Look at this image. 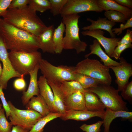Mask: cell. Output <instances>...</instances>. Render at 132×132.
Here are the masks:
<instances>
[{"label": "cell", "mask_w": 132, "mask_h": 132, "mask_svg": "<svg viewBox=\"0 0 132 132\" xmlns=\"http://www.w3.org/2000/svg\"><path fill=\"white\" fill-rule=\"evenodd\" d=\"M0 36L10 51L31 52L40 49L37 36L0 19Z\"/></svg>", "instance_id": "1"}, {"label": "cell", "mask_w": 132, "mask_h": 132, "mask_svg": "<svg viewBox=\"0 0 132 132\" xmlns=\"http://www.w3.org/2000/svg\"><path fill=\"white\" fill-rule=\"evenodd\" d=\"M2 17L7 22L37 36L47 27L28 5L21 9H8Z\"/></svg>", "instance_id": "2"}, {"label": "cell", "mask_w": 132, "mask_h": 132, "mask_svg": "<svg viewBox=\"0 0 132 132\" xmlns=\"http://www.w3.org/2000/svg\"><path fill=\"white\" fill-rule=\"evenodd\" d=\"M61 17L65 26L63 49H74L78 54L85 52L87 44L80 40L79 35L78 22L80 16L78 14H72Z\"/></svg>", "instance_id": "3"}, {"label": "cell", "mask_w": 132, "mask_h": 132, "mask_svg": "<svg viewBox=\"0 0 132 132\" xmlns=\"http://www.w3.org/2000/svg\"><path fill=\"white\" fill-rule=\"evenodd\" d=\"M75 70L76 73L89 76L101 84L110 85L111 83L109 68L97 59L86 58L78 62L75 66Z\"/></svg>", "instance_id": "4"}, {"label": "cell", "mask_w": 132, "mask_h": 132, "mask_svg": "<svg viewBox=\"0 0 132 132\" xmlns=\"http://www.w3.org/2000/svg\"><path fill=\"white\" fill-rule=\"evenodd\" d=\"M86 89L96 94L106 108L115 111H128L127 103L119 94V90L112 87L99 84L95 87Z\"/></svg>", "instance_id": "5"}, {"label": "cell", "mask_w": 132, "mask_h": 132, "mask_svg": "<svg viewBox=\"0 0 132 132\" xmlns=\"http://www.w3.org/2000/svg\"><path fill=\"white\" fill-rule=\"evenodd\" d=\"M8 56L14 70L24 76L29 75L42 59L41 53L38 51L31 52L10 51Z\"/></svg>", "instance_id": "6"}, {"label": "cell", "mask_w": 132, "mask_h": 132, "mask_svg": "<svg viewBox=\"0 0 132 132\" xmlns=\"http://www.w3.org/2000/svg\"><path fill=\"white\" fill-rule=\"evenodd\" d=\"M39 66L43 76L47 81L60 83L65 81L75 80V66H56L43 59L39 62Z\"/></svg>", "instance_id": "7"}, {"label": "cell", "mask_w": 132, "mask_h": 132, "mask_svg": "<svg viewBox=\"0 0 132 132\" xmlns=\"http://www.w3.org/2000/svg\"><path fill=\"white\" fill-rule=\"evenodd\" d=\"M8 103L10 110L9 117L12 125L21 127L29 131L42 117L40 114L33 110L20 109L11 101H8Z\"/></svg>", "instance_id": "8"}, {"label": "cell", "mask_w": 132, "mask_h": 132, "mask_svg": "<svg viewBox=\"0 0 132 132\" xmlns=\"http://www.w3.org/2000/svg\"><path fill=\"white\" fill-rule=\"evenodd\" d=\"M103 11L98 5L96 0H67L60 15L62 16L78 14L86 11H92L99 12Z\"/></svg>", "instance_id": "9"}, {"label": "cell", "mask_w": 132, "mask_h": 132, "mask_svg": "<svg viewBox=\"0 0 132 132\" xmlns=\"http://www.w3.org/2000/svg\"><path fill=\"white\" fill-rule=\"evenodd\" d=\"M3 41L0 36V61L2 64V73L0 77V86L3 89L7 88L8 81L14 77H20L22 75L13 68L8 56V52Z\"/></svg>", "instance_id": "10"}, {"label": "cell", "mask_w": 132, "mask_h": 132, "mask_svg": "<svg viewBox=\"0 0 132 132\" xmlns=\"http://www.w3.org/2000/svg\"><path fill=\"white\" fill-rule=\"evenodd\" d=\"M119 59V65L108 67L114 72L116 78L115 81L117 85L118 89L121 91L129 82L130 78L132 76V65L122 57H120Z\"/></svg>", "instance_id": "11"}, {"label": "cell", "mask_w": 132, "mask_h": 132, "mask_svg": "<svg viewBox=\"0 0 132 132\" xmlns=\"http://www.w3.org/2000/svg\"><path fill=\"white\" fill-rule=\"evenodd\" d=\"M81 33L84 36H91L96 39L102 46L106 53L110 57L117 46L118 42L121 39L120 38L106 37L104 35L105 32L100 29L85 30Z\"/></svg>", "instance_id": "12"}, {"label": "cell", "mask_w": 132, "mask_h": 132, "mask_svg": "<svg viewBox=\"0 0 132 132\" xmlns=\"http://www.w3.org/2000/svg\"><path fill=\"white\" fill-rule=\"evenodd\" d=\"M105 111L93 112L87 110H68L66 111L60 118L64 121L73 120L84 121L95 117H99L102 119Z\"/></svg>", "instance_id": "13"}, {"label": "cell", "mask_w": 132, "mask_h": 132, "mask_svg": "<svg viewBox=\"0 0 132 132\" xmlns=\"http://www.w3.org/2000/svg\"><path fill=\"white\" fill-rule=\"evenodd\" d=\"M39 69L38 64L33 70L29 73L30 79L29 85L26 91L23 92L21 97L22 103L25 106L33 97L40 95L37 79L38 73Z\"/></svg>", "instance_id": "14"}, {"label": "cell", "mask_w": 132, "mask_h": 132, "mask_svg": "<svg viewBox=\"0 0 132 132\" xmlns=\"http://www.w3.org/2000/svg\"><path fill=\"white\" fill-rule=\"evenodd\" d=\"M54 29L53 25L47 27L44 31L37 36L40 49L44 53H55L53 39Z\"/></svg>", "instance_id": "15"}, {"label": "cell", "mask_w": 132, "mask_h": 132, "mask_svg": "<svg viewBox=\"0 0 132 132\" xmlns=\"http://www.w3.org/2000/svg\"><path fill=\"white\" fill-rule=\"evenodd\" d=\"M40 95L43 98L51 112H57L55 106L53 93L46 79L43 76L38 80Z\"/></svg>", "instance_id": "16"}, {"label": "cell", "mask_w": 132, "mask_h": 132, "mask_svg": "<svg viewBox=\"0 0 132 132\" xmlns=\"http://www.w3.org/2000/svg\"><path fill=\"white\" fill-rule=\"evenodd\" d=\"M64 102L66 111L87 110L84 92L78 91L64 97Z\"/></svg>", "instance_id": "17"}, {"label": "cell", "mask_w": 132, "mask_h": 132, "mask_svg": "<svg viewBox=\"0 0 132 132\" xmlns=\"http://www.w3.org/2000/svg\"><path fill=\"white\" fill-rule=\"evenodd\" d=\"M103 116L104 132H110V127L113 120L118 117H121L124 120L132 121V112L123 110L115 111L106 108Z\"/></svg>", "instance_id": "18"}, {"label": "cell", "mask_w": 132, "mask_h": 132, "mask_svg": "<svg viewBox=\"0 0 132 132\" xmlns=\"http://www.w3.org/2000/svg\"><path fill=\"white\" fill-rule=\"evenodd\" d=\"M87 20L90 22L91 24L89 25L84 27L82 28L84 31H91L95 29L104 30L107 31L109 33L111 38H116V34L112 31L113 27L116 25V23L112 22L106 18L99 17L96 21L93 20L88 18Z\"/></svg>", "instance_id": "19"}, {"label": "cell", "mask_w": 132, "mask_h": 132, "mask_svg": "<svg viewBox=\"0 0 132 132\" xmlns=\"http://www.w3.org/2000/svg\"><path fill=\"white\" fill-rule=\"evenodd\" d=\"M89 48L90 52L85 55L86 58H88L92 54H95L100 58L101 61L103 63L104 65L106 66H117L120 64V62L112 59L103 51L100 44L96 39H94L93 44L90 45Z\"/></svg>", "instance_id": "20"}, {"label": "cell", "mask_w": 132, "mask_h": 132, "mask_svg": "<svg viewBox=\"0 0 132 132\" xmlns=\"http://www.w3.org/2000/svg\"><path fill=\"white\" fill-rule=\"evenodd\" d=\"M84 92L87 110L93 112L104 111L106 107L95 93L85 89Z\"/></svg>", "instance_id": "21"}, {"label": "cell", "mask_w": 132, "mask_h": 132, "mask_svg": "<svg viewBox=\"0 0 132 132\" xmlns=\"http://www.w3.org/2000/svg\"><path fill=\"white\" fill-rule=\"evenodd\" d=\"M25 108L26 109L33 110L38 112L42 117L51 112L46 103L40 95L32 97L25 105Z\"/></svg>", "instance_id": "22"}, {"label": "cell", "mask_w": 132, "mask_h": 132, "mask_svg": "<svg viewBox=\"0 0 132 132\" xmlns=\"http://www.w3.org/2000/svg\"><path fill=\"white\" fill-rule=\"evenodd\" d=\"M98 6L103 11L112 10L123 13L127 19L132 17V10L118 4L114 0H96Z\"/></svg>", "instance_id": "23"}, {"label": "cell", "mask_w": 132, "mask_h": 132, "mask_svg": "<svg viewBox=\"0 0 132 132\" xmlns=\"http://www.w3.org/2000/svg\"><path fill=\"white\" fill-rule=\"evenodd\" d=\"M47 82L53 93L54 104L56 111L62 114L65 113L66 110L64 104V97L60 88V83L49 81H47Z\"/></svg>", "instance_id": "24"}, {"label": "cell", "mask_w": 132, "mask_h": 132, "mask_svg": "<svg viewBox=\"0 0 132 132\" xmlns=\"http://www.w3.org/2000/svg\"><path fill=\"white\" fill-rule=\"evenodd\" d=\"M65 26L62 21L57 27L54 29L53 42L55 53L60 54L63 49V34Z\"/></svg>", "instance_id": "25"}, {"label": "cell", "mask_w": 132, "mask_h": 132, "mask_svg": "<svg viewBox=\"0 0 132 132\" xmlns=\"http://www.w3.org/2000/svg\"><path fill=\"white\" fill-rule=\"evenodd\" d=\"M64 97L71 95L77 91L84 92L85 89L78 82L75 80L65 81L60 84Z\"/></svg>", "instance_id": "26"}, {"label": "cell", "mask_w": 132, "mask_h": 132, "mask_svg": "<svg viewBox=\"0 0 132 132\" xmlns=\"http://www.w3.org/2000/svg\"><path fill=\"white\" fill-rule=\"evenodd\" d=\"M62 114L59 112H50L46 116L42 117L28 132H43L46 125L50 121L60 118Z\"/></svg>", "instance_id": "27"}, {"label": "cell", "mask_w": 132, "mask_h": 132, "mask_svg": "<svg viewBox=\"0 0 132 132\" xmlns=\"http://www.w3.org/2000/svg\"><path fill=\"white\" fill-rule=\"evenodd\" d=\"M75 80L78 82L85 89L94 87L101 84L98 80L87 75L76 73Z\"/></svg>", "instance_id": "28"}, {"label": "cell", "mask_w": 132, "mask_h": 132, "mask_svg": "<svg viewBox=\"0 0 132 132\" xmlns=\"http://www.w3.org/2000/svg\"><path fill=\"white\" fill-rule=\"evenodd\" d=\"M29 7L35 11L43 12L50 10V3L48 0H30Z\"/></svg>", "instance_id": "29"}, {"label": "cell", "mask_w": 132, "mask_h": 132, "mask_svg": "<svg viewBox=\"0 0 132 132\" xmlns=\"http://www.w3.org/2000/svg\"><path fill=\"white\" fill-rule=\"evenodd\" d=\"M104 15L108 20L114 23L121 22L124 24L128 19L122 13L116 11L110 10L106 11Z\"/></svg>", "instance_id": "30"}, {"label": "cell", "mask_w": 132, "mask_h": 132, "mask_svg": "<svg viewBox=\"0 0 132 132\" xmlns=\"http://www.w3.org/2000/svg\"><path fill=\"white\" fill-rule=\"evenodd\" d=\"M50 3V10L54 16L60 14L64 7L67 0H49Z\"/></svg>", "instance_id": "31"}, {"label": "cell", "mask_w": 132, "mask_h": 132, "mask_svg": "<svg viewBox=\"0 0 132 132\" xmlns=\"http://www.w3.org/2000/svg\"><path fill=\"white\" fill-rule=\"evenodd\" d=\"M5 112L2 108L0 112V132H11L12 125L7 120Z\"/></svg>", "instance_id": "32"}, {"label": "cell", "mask_w": 132, "mask_h": 132, "mask_svg": "<svg viewBox=\"0 0 132 132\" xmlns=\"http://www.w3.org/2000/svg\"><path fill=\"white\" fill-rule=\"evenodd\" d=\"M103 124V121H99L91 124H83L80 127V128L85 132H100L101 127Z\"/></svg>", "instance_id": "33"}, {"label": "cell", "mask_w": 132, "mask_h": 132, "mask_svg": "<svg viewBox=\"0 0 132 132\" xmlns=\"http://www.w3.org/2000/svg\"><path fill=\"white\" fill-rule=\"evenodd\" d=\"M121 97L130 103L132 100V81L128 82L121 91Z\"/></svg>", "instance_id": "34"}, {"label": "cell", "mask_w": 132, "mask_h": 132, "mask_svg": "<svg viewBox=\"0 0 132 132\" xmlns=\"http://www.w3.org/2000/svg\"><path fill=\"white\" fill-rule=\"evenodd\" d=\"M24 77V75H22L21 77L16 79L14 81L13 87L16 90L23 92L25 91L26 84Z\"/></svg>", "instance_id": "35"}, {"label": "cell", "mask_w": 132, "mask_h": 132, "mask_svg": "<svg viewBox=\"0 0 132 132\" xmlns=\"http://www.w3.org/2000/svg\"><path fill=\"white\" fill-rule=\"evenodd\" d=\"M132 48V44H121L117 45L111 57H114L116 59H120L122 52L126 49Z\"/></svg>", "instance_id": "36"}, {"label": "cell", "mask_w": 132, "mask_h": 132, "mask_svg": "<svg viewBox=\"0 0 132 132\" xmlns=\"http://www.w3.org/2000/svg\"><path fill=\"white\" fill-rule=\"evenodd\" d=\"M30 0H12L8 9H20L27 6Z\"/></svg>", "instance_id": "37"}, {"label": "cell", "mask_w": 132, "mask_h": 132, "mask_svg": "<svg viewBox=\"0 0 132 132\" xmlns=\"http://www.w3.org/2000/svg\"><path fill=\"white\" fill-rule=\"evenodd\" d=\"M132 27V17L127 20L125 23H121L119 28H115L112 29V31L115 34L119 35L122 33L124 30Z\"/></svg>", "instance_id": "38"}, {"label": "cell", "mask_w": 132, "mask_h": 132, "mask_svg": "<svg viewBox=\"0 0 132 132\" xmlns=\"http://www.w3.org/2000/svg\"><path fill=\"white\" fill-rule=\"evenodd\" d=\"M3 89L2 87L0 86V98L2 102L3 108L5 111L6 117L8 118L10 115V110L8 102L6 100L4 96Z\"/></svg>", "instance_id": "39"}, {"label": "cell", "mask_w": 132, "mask_h": 132, "mask_svg": "<svg viewBox=\"0 0 132 132\" xmlns=\"http://www.w3.org/2000/svg\"><path fill=\"white\" fill-rule=\"evenodd\" d=\"M132 42V31L127 29L125 34L117 43V45L121 44H129Z\"/></svg>", "instance_id": "40"}, {"label": "cell", "mask_w": 132, "mask_h": 132, "mask_svg": "<svg viewBox=\"0 0 132 132\" xmlns=\"http://www.w3.org/2000/svg\"><path fill=\"white\" fill-rule=\"evenodd\" d=\"M12 0H0V19L6 13Z\"/></svg>", "instance_id": "41"}, {"label": "cell", "mask_w": 132, "mask_h": 132, "mask_svg": "<svg viewBox=\"0 0 132 132\" xmlns=\"http://www.w3.org/2000/svg\"><path fill=\"white\" fill-rule=\"evenodd\" d=\"M118 4L125 7L132 9V0H114Z\"/></svg>", "instance_id": "42"}, {"label": "cell", "mask_w": 132, "mask_h": 132, "mask_svg": "<svg viewBox=\"0 0 132 132\" xmlns=\"http://www.w3.org/2000/svg\"><path fill=\"white\" fill-rule=\"evenodd\" d=\"M28 130L17 126L12 127L11 132H28Z\"/></svg>", "instance_id": "43"}, {"label": "cell", "mask_w": 132, "mask_h": 132, "mask_svg": "<svg viewBox=\"0 0 132 132\" xmlns=\"http://www.w3.org/2000/svg\"><path fill=\"white\" fill-rule=\"evenodd\" d=\"M2 67L1 64L0 63V77L2 74Z\"/></svg>", "instance_id": "44"}, {"label": "cell", "mask_w": 132, "mask_h": 132, "mask_svg": "<svg viewBox=\"0 0 132 132\" xmlns=\"http://www.w3.org/2000/svg\"><path fill=\"white\" fill-rule=\"evenodd\" d=\"M2 104L0 103V112L2 108Z\"/></svg>", "instance_id": "45"}]
</instances>
